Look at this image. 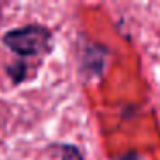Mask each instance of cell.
Returning a JSON list of instances; mask_svg holds the SVG:
<instances>
[{
    "mask_svg": "<svg viewBox=\"0 0 160 160\" xmlns=\"http://www.w3.org/2000/svg\"><path fill=\"white\" fill-rule=\"evenodd\" d=\"M7 76L12 79V83L14 84H19L24 81L26 74H28V66L24 64V60H18V62L11 64V66H7Z\"/></svg>",
    "mask_w": 160,
    "mask_h": 160,
    "instance_id": "3957f363",
    "label": "cell"
},
{
    "mask_svg": "<svg viewBox=\"0 0 160 160\" xmlns=\"http://www.w3.org/2000/svg\"><path fill=\"white\" fill-rule=\"evenodd\" d=\"M60 160H84V157L76 145L64 143L60 145Z\"/></svg>",
    "mask_w": 160,
    "mask_h": 160,
    "instance_id": "277c9868",
    "label": "cell"
},
{
    "mask_svg": "<svg viewBox=\"0 0 160 160\" xmlns=\"http://www.w3.org/2000/svg\"><path fill=\"white\" fill-rule=\"evenodd\" d=\"M107 59V48L97 43H86L84 53L81 55V69L91 76H100L103 71V64Z\"/></svg>",
    "mask_w": 160,
    "mask_h": 160,
    "instance_id": "7a4b0ae2",
    "label": "cell"
},
{
    "mask_svg": "<svg viewBox=\"0 0 160 160\" xmlns=\"http://www.w3.org/2000/svg\"><path fill=\"white\" fill-rule=\"evenodd\" d=\"M115 160H141V155H139L136 150H129V152L122 153V155H119Z\"/></svg>",
    "mask_w": 160,
    "mask_h": 160,
    "instance_id": "5b68a950",
    "label": "cell"
},
{
    "mask_svg": "<svg viewBox=\"0 0 160 160\" xmlns=\"http://www.w3.org/2000/svg\"><path fill=\"white\" fill-rule=\"evenodd\" d=\"M53 35L43 24H26L21 28L11 29L4 35L2 42L11 52L21 57L45 55L52 48Z\"/></svg>",
    "mask_w": 160,
    "mask_h": 160,
    "instance_id": "6da1fadb",
    "label": "cell"
}]
</instances>
